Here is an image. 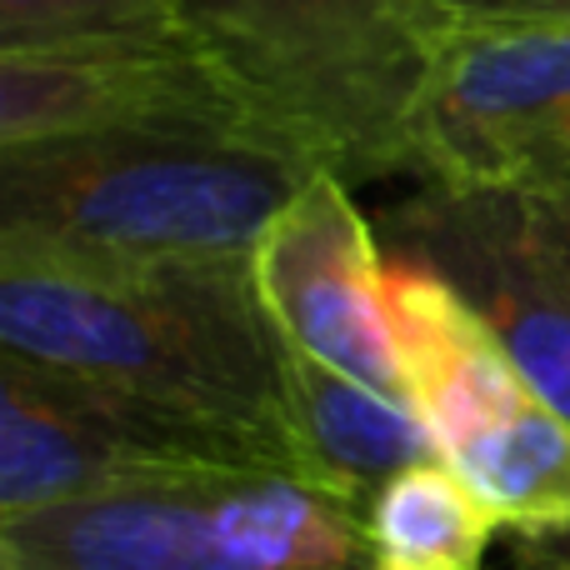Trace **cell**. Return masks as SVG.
Returning a JSON list of instances; mask_svg holds the SVG:
<instances>
[{"label":"cell","mask_w":570,"mask_h":570,"mask_svg":"<svg viewBox=\"0 0 570 570\" xmlns=\"http://www.w3.org/2000/svg\"><path fill=\"white\" fill-rule=\"evenodd\" d=\"M0 351L226 421L295 471L281 425L285 341L250 261L110 266L0 250Z\"/></svg>","instance_id":"cell-1"},{"label":"cell","mask_w":570,"mask_h":570,"mask_svg":"<svg viewBox=\"0 0 570 570\" xmlns=\"http://www.w3.org/2000/svg\"><path fill=\"white\" fill-rule=\"evenodd\" d=\"M315 166L210 130H106L0 150V250L60 261H250Z\"/></svg>","instance_id":"cell-2"},{"label":"cell","mask_w":570,"mask_h":570,"mask_svg":"<svg viewBox=\"0 0 570 570\" xmlns=\"http://www.w3.org/2000/svg\"><path fill=\"white\" fill-rule=\"evenodd\" d=\"M176 36L261 146L371 186L411 176V106L431 46L405 0H176Z\"/></svg>","instance_id":"cell-3"},{"label":"cell","mask_w":570,"mask_h":570,"mask_svg":"<svg viewBox=\"0 0 570 570\" xmlns=\"http://www.w3.org/2000/svg\"><path fill=\"white\" fill-rule=\"evenodd\" d=\"M0 570H375L355 501L285 471H176L0 515Z\"/></svg>","instance_id":"cell-4"},{"label":"cell","mask_w":570,"mask_h":570,"mask_svg":"<svg viewBox=\"0 0 570 570\" xmlns=\"http://www.w3.org/2000/svg\"><path fill=\"white\" fill-rule=\"evenodd\" d=\"M385 305L405 395L441 461L515 535L570 525V415L481 325V315L405 261H385Z\"/></svg>","instance_id":"cell-5"},{"label":"cell","mask_w":570,"mask_h":570,"mask_svg":"<svg viewBox=\"0 0 570 570\" xmlns=\"http://www.w3.org/2000/svg\"><path fill=\"white\" fill-rule=\"evenodd\" d=\"M176 471L295 475L276 445L250 431L0 351V515Z\"/></svg>","instance_id":"cell-6"},{"label":"cell","mask_w":570,"mask_h":570,"mask_svg":"<svg viewBox=\"0 0 570 570\" xmlns=\"http://www.w3.org/2000/svg\"><path fill=\"white\" fill-rule=\"evenodd\" d=\"M385 261L451 285L570 415V200L415 180L375 216Z\"/></svg>","instance_id":"cell-7"},{"label":"cell","mask_w":570,"mask_h":570,"mask_svg":"<svg viewBox=\"0 0 570 570\" xmlns=\"http://www.w3.org/2000/svg\"><path fill=\"white\" fill-rule=\"evenodd\" d=\"M411 180L471 190L570 186V30L431 46L405 126Z\"/></svg>","instance_id":"cell-8"},{"label":"cell","mask_w":570,"mask_h":570,"mask_svg":"<svg viewBox=\"0 0 570 570\" xmlns=\"http://www.w3.org/2000/svg\"><path fill=\"white\" fill-rule=\"evenodd\" d=\"M106 130H210L256 140L216 70L176 30L0 50V150Z\"/></svg>","instance_id":"cell-9"},{"label":"cell","mask_w":570,"mask_h":570,"mask_svg":"<svg viewBox=\"0 0 570 570\" xmlns=\"http://www.w3.org/2000/svg\"><path fill=\"white\" fill-rule=\"evenodd\" d=\"M250 266L291 351L411 401L385 305V246L355 206L351 180L315 170L266 226Z\"/></svg>","instance_id":"cell-10"},{"label":"cell","mask_w":570,"mask_h":570,"mask_svg":"<svg viewBox=\"0 0 570 570\" xmlns=\"http://www.w3.org/2000/svg\"><path fill=\"white\" fill-rule=\"evenodd\" d=\"M281 425L301 481L365 505L405 465L441 461L411 401L291 351L281 355Z\"/></svg>","instance_id":"cell-11"},{"label":"cell","mask_w":570,"mask_h":570,"mask_svg":"<svg viewBox=\"0 0 570 570\" xmlns=\"http://www.w3.org/2000/svg\"><path fill=\"white\" fill-rule=\"evenodd\" d=\"M375 570H481L495 521L445 461L405 465L361 505Z\"/></svg>","instance_id":"cell-12"},{"label":"cell","mask_w":570,"mask_h":570,"mask_svg":"<svg viewBox=\"0 0 570 570\" xmlns=\"http://www.w3.org/2000/svg\"><path fill=\"white\" fill-rule=\"evenodd\" d=\"M176 0H0V50L90 36H156Z\"/></svg>","instance_id":"cell-13"},{"label":"cell","mask_w":570,"mask_h":570,"mask_svg":"<svg viewBox=\"0 0 570 570\" xmlns=\"http://www.w3.org/2000/svg\"><path fill=\"white\" fill-rule=\"evenodd\" d=\"M425 46L461 36H511V30H570V0H405Z\"/></svg>","instance_id":"cell-14"},{"label":"cell","mask_w":570,"mask_h":570,"mask_svg":"<svg viewBox=\"0 0 570 570\" xmlns=\"http://www.w3.org/2000/svg\"><path fill=\"white\" fill-rule=\"evenodd\" d=\"M511 566L515 570H570V525L551 535H521Z\"/></svg>","instance_id":"cell-15"},{"label":"cell","mask_w":570,"mask_h":570,"mask_svg":"<svg viewBox=\"0 0 570 570\" xmlns=\"http://www.w3.org/2000/svg\"><path fill=\"white\" fill-rule=\"evenodd\" d=\"M566 200H570V186H566Z\"/></svg>","instance_id":"cell-16"}]
</instances>
